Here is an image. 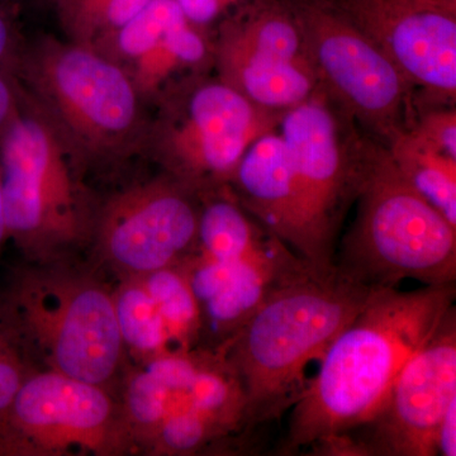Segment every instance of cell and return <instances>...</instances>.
<instances>
[{"mask_svg":"<svg viewBox=\"0 0 456 456\" xmlns=\"http://www.w3.org/2000/svg\"><path fill=\"white\" fill-rule=\"evenodd\" d=\"M455 283L375 293L336 336L290 408L278 454L314 452L367 424L408 360L455 307Z\"/></svg>","mask_w":456,"mask_h":456,"instance_id":"1","label":"cell"},{"mask_svg":"<svg viewBox=\"0 0 456 456\" xmlns=\"http://www.w3.org/2000/svg\"><path fill=\"white\" fill-rule=\"evenodd\" d=\"M377 292L338 273H305L279 288L221 345L246 398V434L261 443L307 387L305 370Z\"/></svg>","mask_w":456,"mask_h":456,"instance_id":"2","label":"cell"},{"mask_svg":"<svg viewBox=\"0 0 456 456\" xmlns=\"http://www.w3.org/2000/svg\"><path fill=\"white\" fill-rule=\"evenodd\" d=\"M355 220L338 245L335 272L373 292L412 279L456 283V227L403 178L386 146L360 141Z\"/></svg>","mask_w":456,"mask_h":456,"instance_id":"3","label":"cell"},{"mask_svg":"<svg viewBox=\"0 0 456 456\" xmlns=\"http://www.w3.org/2000/svg\"><path fill=\"white\" fill-rule=\"evenodd\" d=\"M13 74L84 170L145 149V103L125 69L94 47L53 37L25 44Z\"/></svg>","mask_w":456,"mask_h":456,"instance_id":"4","label":"cell"},{"mask_svg":"<svg viewBox=\"0 0 456 456\" xmlns=\"http://www.w3.org/2000/svg\"><path fill=\"white\" fill-rule=\"evenodd\" d=\"M20 110L0 134V179L9 239L33 264L64 261L90 241L95 211L84 169L22 89Z\"/></svg>","mask_w":456,"mask_h":456,"instance_id":"5","label":"cell"},{"mask_svg":"<svg viewBox=\"0 0 456 456\" xmlns=\"http://www.w3.org/2000/svg\"><path fill=\"white\" fill-rule=\"evenodd\" d=\"M2 316L51 370L110 389L125 359L113 290L64 261L17 273Z\"/></svg>","mask_w":456,"mask_h":456,"instance_id":"6","label":"cell"},{"mask_svg":"<svg viewBox=\"0 0 456 456\" xmlns=\"http://www.w3.org/2000/svg\"><path fill=\"white\" fill-rule=\"evenodd\" d=\"M154 103L143 151L200 196L228 187L248 146L278 130L284 113L256 106L206 73L176 83Z\"/></svg>","mask_w":456,"mask_h":456,"instance_id":"7","label":"cell"},{"mask_svg":"<svg viewBox=\"0 0 456 456\" xmlns=\"http://www.w3.org/2000/svg\"><path fill=\"white\" fill-rule=\"evenodd\" d=\"M278 128L290 164L288 248L316 274H331L342 221L358 194L360 141L342 136L322 88L285 110Z\"/></svg>","mask_w":456,"mask_h":456,"instance_id":"8","label":"cell"},{"mask_svg":"<svg viewBox=\"0 0 456 456\" xmlns=\"http://www.w3.org/2000/svg\"><path fill=\"white\" fill-rule=\"evenodd\" d=\"M321 88L388 141L408 125L411 86L391 59L338 3L288 0Z\"/></svg>","mask_w":456,"mask_h":456,"instance_id":"9","label":"cell"},{"mask_svg":"<svg viewBox=\"0 0 456 456\" xmlns=\"http://www.w3.org/2000/svg\"><path fill=\"white\" fill-rule=\"evenodd\" d=\"M110 389L59 371L33 370L0 419V455L116 456L134 452Z\"/></svg>","mask_w":456,"mask_h":456,"instance_id":"10","label":"cell"},{"mask_svg":"<svg viewBox=\"0 0 456 456\" xmlns=\"http://www.w3.org/2000/svg\"><path fill=\"white\" fill-rule=\"evenodd\" d=\"M202 196L164 173L117 191L95 211L90 241L122 278L178 265L197 245Z\"/></svg>","mask_w":456,"mask_h":456,"instance_id":"11","label":"cell"},{"mask_svg":"<svg viewBox=\"0 0 456 456\" xmlns=\"http://www.w3.org/2000/svg\"><path fill=\"white\" fill-rule=\"evenodd\" d=\"M456 399V311L408 360L379 410L347 436L336 456H435L441 419Z\"/></svg>","mask_w":456,"mask_h":456,"instance_id":"12","label":"cell"},{"mask_svg":"<svg viewBox=\"0 0 456 456\" xmlns=\"http://www.w3.org/2000/svg\"><path fill=\"white\" fill-rule=\"evenodd\" d=\"M338 7L406 77L436 101L456 94V13L415 0H340Z\"/></svg>","mask_w":456,"mask_h":456,"instance_id":"13","label":"cell"},{"mask_svg":"<svg viewBox=\"0 0 456 456\" xmlns=\"http://www.w3.org/2000/svg\"><path fill=\"white\" fill-rule=\"evenodd\" d=\"M179 265L200 307V347L207 349L226 342L279 288L312 272L278 239L242 259L215 260L193 251Z\"/></svg>","mask_w":456,"mask_h":456,"instance_id":"14","label":"cell"},{"mask_svg":"<svg viewBox=\"0 0 456 456\" xmlns=\"http://www.w3.org/2000/svg\"><path fill=\"white\" fill-rule=\"evenodd\" d=\"M213 66L222 80L311 62L287 3L254 0L222 22L212 42Z\"/></svg>","mask_w":456,"mask_h":456,"instance_id":"15","label":"cell"},{"mask_svg":"<svg viewBox=\"0 0 456 456\" xmlns=\"http://www.w3.org/2000/svg\"><path fill=\"white\" fill-rule=\"evenodd\" d=\"M237 202L288 248L290 233V164L278 130L254 141L228 185Z\"/></svg>","mask_w":456,"mask_h":456,"instance_id":"16","label":"cell"},{"mask_svg":"<svg viewBox=\"0 0 456 456\" xmlns=\"http://www.w3.org/2000/svg\"><path fill=\"white\" fill-rule=\"evenodd\" d=\"M202 28L184 20L123 68L143 103L155 102L176 83L213 65L212 42Z\"/></svg>","mask_w":456,"mask_h":456,"instance_id":"17","label":"cell"},{"mask_svg":"<svg viewBox=\"0 0 456 456\" xmlns=\"http://www.w3.org/2000/svg\"><path fill=\"white\" fill-rule=\"evenodd\" d=\"M386 149L411 187L456 227V159L431 145L410 125L393 134Z\"/></svg>","mask_w":456,"mask_h":456,"instance_id":"18","label":"cell"},{"mask_svg":"<svg viewBox=\"0 0 456 456\" xmlns=\"http://www.w3.org/2000/svg\"><path fill=\"white\" fill-rule=\"evenodd\" d=\"M117 322L126 350L141 362L180 350L163 314L140 277L122 278L113 290Z\"/></svg>","mask_w":456,"mask_h":456,"instance_id":"19","label":"cell"},{"mask_svg":"<svg viewBox=\"0 0 456 456\" xmlns=\"http://www.w3.org/2000/svg\"><path fill=\"white\" fill-rule=\"evenodd\" d=\"M187 20L178 0H151L125 26L95 42L92 47L126 68L164 37L174 27Z\"/></svg>","mask_w":456,"mask_h":456,"instance_id":"20","label":"cell"},{"mask_svg":"<svg viewBox=\"0 0 456 456\" xmlns=\"http://www.w3.org/2000/svg\"><path fill=\"white\" fill-rule=\"evenodd\" d=\"M137 277L154 298L179 349L200 346L202 331L200 307L179 264Z\"/></svg>","mask_w":456,"mask_h":456,"instance_id":"21","label":"cell"},{"mask_svg":"<svg viewBox=\"0 0 456 456\" xmlns=\"http://www.w3.org/2000/svg\"><path fill=\"white\" fill-rule=\"evenodd\" d=\"M114 0H60V18L70 41L93 46L103 36Z\"/></svg>","mask_w":456,"mask_h":456,"instance_id":"22","label":"cell"},{"mask_svg":"<svg viewBox=\"0 0 456 456\" xmlns=\"http://www.w3.org/2000/svg\"><path fill=\"white\" fill-rule=\"evenodd\" d=\"M23 346L20 336L0 314V419L8 412L26 378L33 371Z\"/></svg>","mask_w":456,"mask_h":456,"instance_id":"23","label":"cell"},{"mask_svg":"<svg viewBox=\"0 0 456 456\" xmlns=\"http://www.w3.org/2000/svg\"><path fill=\"white\" fill-rule=\"evenodd\" d=\"M411 126V125H410ZM440 151L456 159V114L454 110H428L411 126Z\"/></svg>","mask_w":456,"mask_h":456,"instance_id":"24","label":"cell"},{"mask_svg":"<svg viewBox=\"0 0 456 456\" xmlns=\"http://www.w3.org/2000/svg\"><path fill=\"white\" fill-rule=\"evenodd\" d=\"M17 0H0V70L13 74L23 47L17 23Z\"/></svg>","mask_w":456,"mask_h":456,"instance_id":"25","label":"cell"},{"mask_svg":"<svg viewBox=\"0 0 456 456\" xmlns=\"http://www.w3.org/2000/svg\"><path fill=\"white\" fill-rule=\"evenodd\" d=\"M245 0H178L189 22L198 27L211 25Z\"/></svg>","mask_w":456,"mask_h":456,"instance_id":"26","label":"cell"},{"mask_svg":"<svg viewBox=\"0 0 456 456\" xmlns=\"http://www.w3.org/2000/svg\"><path fill=\"white\" fill-rule=\"evenodd\" d=\"M22 95V88L14 74L0 70V134L16 117Z\"/></svg>","mask_w":456,"mask_h":456,"instance_id":"27","label":"cell"},{"mask_svg":"<svg viewBox=\"0 0 456 456\" xmlns=\"http://www.w3.org/2000/svg\"><path fill=\"white\" fill-rule=\"evenodd\" d=\"M151 0H114L110 14H108L106 29L102 38L107 37L110 33L125 26L128 20L142 11ZM98 40V41H99Z\"/></svg>","mask_w":456,"mask_h":456,"instance_id":"28","label":"cell"},{"mask_svg":"<svg viewBox=\"0 0 456 456\" xmlns=\"http://www.w3.org/2000/svg\"><path fill=\"white\" fill-rule=\"evenodd\" d=\"M437 455H456V399L450 403L441 419L436 434Z\"/></svg>","mask_w":456,"mask_h":456,"instance_id":"29","label":"cell"},{"mask_svg":"<svg viewBox=\"0 0 456 456\" xmlns=\"http://www.w3.org/2000/svg\"><path fill=\"white\" fill-rule=\"evenodd\" d=\"M415 2L422 5H428V7L443 9V11L456 13V0H415Z\"/></svg>","mask_w":456,"mask_h":456,"instance_id":"30","label":"cell"},{"mask_svg":"<svg viewBox=\"0 0 456 456\" xmlns=\"http://www.w3.org/2000/svg\"><path fill=\"white\" fill-rule=\"evenodd\" d=\"M9 239L7 222H5L4 204H3L2 179H0V250Z\"/></svg>","mask_w":456,"mask_h":456,"instance_id":"31","label":"cell"},{"mask_svg":"<svg viewBox=\"0 0 456 456\" xmlns=\"http://www.w3.org/2000/svg\"><path fill=\"white\" fill-rule=\"evenodd\" d=\"M17 2L20 3V0H17ZM29 2L38 3V4H53V5H57V3H59L60 0H29Z\"/></svg>","mask_w":456,"mask_h":456,"instance_id":"32","label":"cell"}]
</instances>
